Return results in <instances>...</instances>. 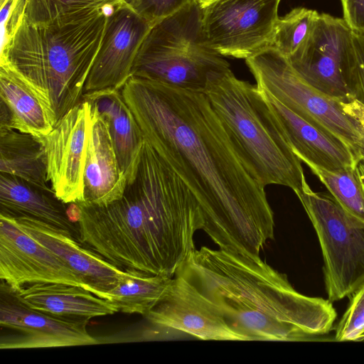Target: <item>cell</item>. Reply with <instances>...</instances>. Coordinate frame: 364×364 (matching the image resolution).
Listing matches in <instances>:
<instances>
[{
  "mask_svg": "<svg viewBox=\"0 0 364 364\" xmlns=\"http://www.w3.org/2000/svg\"><path fill=\"white\" fill-rule=\"evenodd\" d=\"M144 139L198 201L203 230L220 250L260 258L274 213L203 92L130 77L121 88Z\"/></svg>",
  "mask_w": 364,
  "mask_h": 364,
  "instance_id": "6da1fadb",
  "label": "cell"
},
{
  "mask_svg": "<svg viewBox=\"0 0 364 364\" xmlns=\"http://www.w3.org/2000/svg\"><path fill=\"white\" fill-rule=\"evenodd\" d=\"M79 242L122 269L173 278L196 249L198 200L144 139L134 179L103 206L77 203Z\"/></svg>",
  "mask_w": 364,
  "mask_h": 364,
  "instance_id": "7a4b0ae2",
  "label": "cell"
},
{
  "mask_svg": "<svg viewBox=\"0 0 364 364\" xmlns=\"http://www.w3.org/2000/svg\"><path fill=\"white\" fill-rule=\"evenodd\" d=\"M176 274L195 286L247 341H318L337 318L333 302L299 293L261 258L203 246Z\"/></svg>",
  "mask_w": 364,
  "mask_h": 364,
  "instance_id": "3957f363",
  "label": "cell"
},
{
  "mask_svg": "<svg viewBox=\"0 0 364 364\" xmlns=\"http://www.w3.org/2000/svg\"><path fill=\"white\" fill-rule=\"evenodd\" d=\"M114 6L69 21L32 23L21 14L0 52V64L8 63L25 81L53 127L82 101L107 15Z\"/></svg>",
  "mask_w": 364,
  "mask_h": 364,
  "instance_id": "277c9868",
  "label": "cell"
},
{
  "mask_svg": "<svg viewBox=\"0 0 364 364\" xmlns=\"http://www.w3.org/2000/svg\"><path fill=\"white\" fill-rule=\"evenodd\" d=\"M203 92L245 165L263 186L281 185L296 192L307 182L262 91L231 69L213 77Z\"/></svg>",
  "mask_w": 364,
  "mask_h": 364,
  "instance_id": "5b68a950",
  "label": "cell"
},
{
  "mask_svg": "<svg viewBox=\"0 0 364 364\" xmlns=\"http://www.w3.org/2000/svg\"><path fill=\"white\" fill-rule=\"evenodd\" d=\"M199 0L154 24L136 56L132 77L203 92L215 76L230 69L208 43Z\"/></svg>",
  "mask_w": 364,
  "mask_h": 364,
  "instance_id": "8992f818",
  "label": "cell"
},
{
  "mask_svg": "<svg viewBox=\"0 0 364 364\" xmlns=\"http://www.w3.org/2000/svg\"><path fill=\"white\" fill-rule=\"evenodd\" d=\"M318 237L328 299L348 297L364 282V223L308 183L296 192Z\"/></svg>",
  "mask_w": 364,
  "mask_h": 364,
  "instance_id": "52a82bcc",
  "label": "cell"
},
{
  "mask_svg": "<svg viewBox=\"0 0 364 364\" xmlns=\"http://www.w3.org/2000/svg\"><path fill=\"white\" fill-rule=\"evenodd\" d=\"M245 62L259 89L316 129L344 141L355 154L364 149V138L341 102L306 82L278 50L269 47Z\"/></svg>",
  "mask_w": 364,
  "mask_h": 364,
  "instance_id": "ba28073f",
  "label": "cell"
},
{
  "mask_svg": "<svg viewBox=\"0 0 364 364\" xmlns=\"http://www.w3.org/2000/svg\"><path fill=\"white\" fill-rule=\"evenodd\" d=\"M282 0H209L200 4L209 46L221 55L248 59L272 46Z\"/></svg>",
  "mask_w": 364,
  "mask_h": 364,
  "instance_id": "9c48e42d",
  "label": "cell"
},
{
  "mask_svg": "<svg viewBox=\"0 0 364 364\" xmlns=\"http://www.w3.org/2000/svg\"><path fill=\"white\" fill-rule=\"evenodd\" d=\"M354 57L353 30L343 18L321 13L307 39L287 58L309 85L347 102L353 99L343 78Z\"/></svg>",
  "mask_w": 364,
  "mask_h": 364,
  "instance_id": "30bf717a",
  "label": "cell"
},
{
  "mask_svg": "<svg viewBox=\"0 0 364 364\" xmlns=\"http://www.w3.org/2000/svg\"><path fill=\"white\" fill-rule=\"evenodd\" d=\"M91 124L90 103L82 101L68 111L42 141L48 180L65 204L84 202V171Z\"/></svg>",
  "mask_w": 364,
  "mask_h": 364,
  "instance_id": "8fae6325",
  "label": "cell"
},
{
  "mask_svg": "<svg viewBox=\"0 0 364 364\" xmlns=\"http://www.w3.org/2000/svg\"><path fill=\"white\" fill-rule=\"evenodd\" d=\"M0 279L17 291L26 284L62 283L93 290L61 259L0 214Z\"/></svg>",
  "mask_w": 364,
  "mask_h": 364,
  "instance_id": "7c38bea8",
  "label": "cell"
},
{
  "mask_svg": "<svg viewBox=\"0 0 364 364\" xmlns=\"http://www.w3.org/2000/svg\"><path fill=\"white\" fill-rule=\"evenodd\" d=\"M87 319L56 316L23 304L1 281L0 326L17 332L1 339V349L55 348L98 344L86 329Z\"/></svg>",
  "mask_w": 364,
  "mask_h": 364,
  "instance_id": "4fadbf2b",
  "label": "cell"
},
{
  "mask_svg": "<svg viewBox=\"0 0 364 364\" xmlns=\"http://www.w3.org/2000/svg\"><path fill=\"white\" fill-rule=\"evenodd\" d=\"M151 26L127 2L114 6L107 15L103 38L84 93L109 88L120 90L132 75L136 56Z\"/></svg>",
  "mask_w": 364,
  "mask_h": 364,
  "instance_id": "5bb4252c",
  "label": "cell"
},
{
  "mask_svg": "<svg viewBox=\"0 0 364 364\" xmlns=\"http://www.w3.org/2000/svg\"><path fill=\"white\" fill-rule=\"evenodd\" d=\"M145 317L155 325L202 340L247 341L209 299L178 274L172 278L162 299Z\"/></svg>",
  "mask_w": 364,
  "mask_h": 364,
  "instance_id": "9a60e30c",
  "label": "cell"
},
{
  "mask_svg": "<svg viewBox=\"0 0 364 364\" xmlns=\"http://www.w3.org/2000/svg\"><path fill=\"white\" fill-rule=\"evenodd\" d=\"M21 228L61 259L103 299L105 291L113 289L127 275L94 251L80 245L68 232L42 221L28 218H13Z\"/></svg>",
  "mask_w": 364,
  "mask_h": 364,
  "instance_id": "2e32d148",
  "label": "cell"
},
{
  "mask_svg": "<svg viewBox=\"0 0 364 364\" xmlns=\"http://www.w3.org/2000/svg\"><path fill=\"white\" fill-rule=\"evenodd\" d=\"M294 152L305 163L336 171L354 168L356 154L344 141L326 134L259 89Z\"/></svg>",
  "mask_w": 364,
  "mask_h": 364,
  "instance_id": "e0dca14e",
  "label": "cell"
},
{
  "mask_svg": "<svg viewBox=\"0 0 364 364\" xmlns=\"http://www.w3.org/2000/svg\"><path fill=\"white\" fill-rule=\"evenodd\" d=\"M90 107L91 124L84 171V202L79 203L103 206L122 196L127 179L119 167L106 122L91 105Z\"/></svg>",
  "mask_w": 364,
  "mask_h": 364,
  "instance_id": "ac0fdd59",
  "label": "cell"
},
{
  "mask_svg": "<svg viewBox=\"0 0 364 364\" xmlns=\"http://www.w3.org/2000/svg\"><path fill=\"white\" fill-rule=\"evenodd\" d=\"M65 203L52 188L39 187L10 174L0 173V214L28 217L68 232L79 241L78 225L66 213Z\"/></svg>",
  "mask_w": 364,
  "mask_h": 364,
  "instance_id": "d6986e66",
  "label": "cell"
},
{
  "mask_svg": "<svg viewBox=\"0 0 364 364\" xmlns=\"http://www.w3.org/2000/svg\"><path fill=\"white\" fill-rule=\"evenodd\" d=\"M82 99L106 122L119 167L127 182L132 181L139 164L144 137L119 89L84 93Z\"/></svg>",
  "mask_w": 364,
  "mask_h": 364,
  "instance_id": "ffe728a7",
  "label": "cell"
},
{
  "mask_svg": "<svg viewBox=\"0 0 364 364\" xmlns=\"http://www.w3.org/2000/svg\"><path fill=\"white\" fill-rule=\"evenodd\" d=\"M15 292L28 306L56 316L88 320L119 311L114 302L72 284L35 283Z\"/></svg>",
  "mask_w": 364,
  "mask_h": 364,
  "instance_id": "44dd1931",
  "label": "cell"
},
{
  "mask_svg": "<svg viewBox=\"0 0 364 364\" xmlns=\"http://www.w3.org/2000/svg\"><path fill=\"white\" fill-rule=\"evenodd\" d=\"M0 97L10 112L13 129L42 139L53 129L41 101L8 63L0 64Z\"/></svg>",
  "mask_w": 364,
  "mask_h": 364,
  "instance_id": "7402d4cb",
  "label": "cell"
},
{
  "mask_svg": "<svg viewBox=\"0 0 364 364\" xmlns=\"http://www.w3.org/2000/svg\"><path fill=\"white\" fill-rule=\"evenodd\" d=\"M0 170L49 189L47 156L41 139L13 129H0Z\"/></svg>",
  "mask_w": 364,
  "mask_h": 364,
  "instance_id": "603a6c76",
  "label": "cell"
},
{
  "mask_svg": "<svg viewBox=\"0 0 364 364\" xmlns=\"http://www.w3.org/2000/svg\"><path fill=\"white\" fill-rule=\"evenodd\" d=\"M125 270L127 275L113 289L105 291L103 299L114 302L119 311L145 316L162 299L172 278Z\"/></svg>",
  "mask_w": 364,
  "mask_h": 364,
  "instance_id": "cb8c5ba5",
  "label": "cell"
},
{
  "mask_svg": "<svg viewBox=\"0 0 364 364\" xmlns=\"http://www.w3.org/2000/svg\"><path fill=\"white\" fill-rule=\"evenodd\" d=\"M126 0H23L21 14L29 22L69 21L88 17Z\"/></svg>",
  "mask_w": 364,
  "mask_h": 364,
  "instance_id": "d4e9b609",
  "label": "cell"
},
{
  "mask_svg": "<svg viewBox=\"0 0 364 364\" xmlns=\"http://www.w3.org/2000/svg\"><path fill=\"white\" fill-rule=\"evenodd\" d=\"M304 164L348 214L364 223V192L354 168L331 171L309 162Z\"/></svg>",
  "mask_w": 364,
  "mask_h": 364,
  "instance_id": "484cf974",
  "label": "cell"
},
{
  "mask_svg": "<svg viewBox=\"0 0 364 364\" xmlns=\"http://www.w3.org/2000/svg\"><path fill=\"white\" fill-rule=\"evenodd\" d=\"M318 14L316 10L296 7L279 17L271 47L286 58L291 56L311 33Z\"/></svg>",
  "mask_w": 364,
  "mask_h": 364,
  "instance_id": "4316f807",
  "label": "cell"
},
{
  "mask_svg": "<svg viewBox=\"0 0 364 364\" xmlns=\"http://www.w3.org/2000/svg\"><path fill=\"white\" fill-rule=\"evenodd\" d=\"M349 303L335 328L336 341H364V282L348 296Z\"/></svg>",
  "mask_w": 364,
  "mask_h": 364,
  "instance_id": "83f0119b",
  "label": "cell"
},
{
  "mask_svg": "<svg viewBox=\"0 0 364 364\" xmlns=\"http://www.w3.org/2000/svg\"><path fill=\"white\" fill-rule=\"evenodd\" d=\"M355 57L344 76L345 85L353 100L364 105V33L353 31Z\"/></svg>",
  "mask_w": 364,
  "mask_h": 364,
  "instance_id": "f1b7e54d",
  "label": "cell"
},
{
  "mask_svg": "<svg viewBox=\"0 0 364 364\" xmlns=\"http://www.w3.org/2000/svg\"><path fill=\"white\" fill-rule=\"evenodd\" d=\"M191 0H134L131 6L151 26L176 13Z\"/></svg>",
  "mask_w": 364,
  "mask_h": 364,
  "instance_id": "f546056e",
  "label": "cell"
},
{
  "mask_svg": "<svg viewBox=\"0 0 364 364\" xmlns=\"http://www.w3.org/2000/svg\"><path fill=\"white\" fill-rule=\"evenodd\" d=\"M344 21L355 32L364 33V0H341Z\"/></svg>",
  "mask_w": 364,
  "mask_h": 364,
  "instance_id": "4dcf8cb0",
  "label": "cell"
},
{
  "mask_svg": "<svg viewBox=\"0 0 364 364\" xmlns=\"http://www.w3.org/2000/svg\"><path fill=\"white\" fill-rule=\"evenodd\" d=\"M343 112L353 120L364 138V105L355 100L341 102Z\"/></svg>",
  "mask_w": 364,
  "mask_h": 364,
  "instance_id": "1f68e13d",
  "label": "cell"
},
{
  "mask_svg": "<svg viewBox=\"0 0 364 364\" xmlns=\"http://www.w3.org/2000/svg\"><path fill=\"white\" fill-rule=\"evenodd\" d=\"M354 170L364 192V149H360L356 154Z\"/></svg>",
  "mask_w": 364,
  "mask_h": 364,
  "instance_id": "d6a6232c",
  "label": "cell"
},
{
  "mask_svg": "<svg viewBox=\"0 0 364 364\" xmlns=\"http://www.w3.org/2000/svg\"><path fill=\"white\" fill-rule=\"evenodd\" d=\"M66 213L68 219L73 223L77 224L81 218V209L77 203H68Z\"/></svg>",
  "mask_w": 364,
  "mask_h": 364,
  "instance_id": "836d02e7",
  "label": "cell"
},
{
  "mask_svg": "<svg viewBox=\"0 0 364 364\" xmlns=\"http://www.w3.org/2000/svg\"><path fill=\"white\" fill-rule=\"evenodd\" d=\"M134 0H126V1L130 5L134 2Z\"/></svg>",
  "mask_w": 364,
  "mask_h": 364,
  "instance_id": "e575fe53",
  "label": "cell"
},
{
  "mask_svg": "<svg viewBox=\"0 0 364 364\" xmlns=\"http://www.w3.org/2000/svg\"><path fill=\"white\" fill-rule=\"evenodd\" d=\"M208 1V0H199V1H200V4H204V3H205L206 1Z\"/></svg>",
  "mask_w": 364,
  "mask_h": 364,
  "instance_id": "d590c367",
  "label": "cell"
},
{
  "mask_svg": "<svg viewBox=\"0 0 364 364\" xmlns=\"http://www.w3.org/2000/svg\"><path fill=\"white\" fill-rule=\"evenodd\" d=\"M209 1V0H208ZM207 2V1H206Z\"/></svg>",
  "mask_w": 364,
  "mask_h": 364,
  "instance_id": "8d00e7d4",
  "label": "cell"
}]
</instances>
